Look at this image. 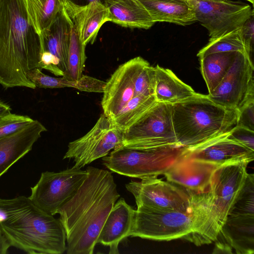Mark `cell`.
Instances as JSON below:
<instances>
[{"label": "cell", "instance_id": "f35d334b", "mask_svg": "<svg viewBox=\"0 0 254 254\" xmlns=\"http://www.w3.org/2000/svg\"><path fill=\"white\" fill-rule=\"evenodd\" d=\"M78 5H85L93 1H98L104 3L105 0H67Z\"/></svg>", "mask_w": 254, "mask_h": 254}, {"label": "cell", "instance_id": "1f68e13d", "mask_svg": "<svg viewBox=\"0 0 254 254\" xmlns=\"http://www.w3.org/2000/svg\"><path fill=\"white\" fill-rule=\"evenodd\" d=\"M156 71L155 67L149 64L144 66L138 72L134 82V96H149L155 94Z\"/></svg>", "mask_w": 254, "mask_h": 254}, {"label": "cell", "instance_id": "d590c367", "mask_svg": "<svg viewBox=\"0 0 254 254\" xmlns=\"http://www.w3.org/2000/svg\"><path fill=\"white\" fill-rule=\"evenodd\" d=\"M254 16L249 18L241 28L242 34L245 40L250 57L252 62L254 51Z\"/></svg>", "mask_w": 254, "mask_h": 254}, {"label": "cell", "instance_id": "2e32d148", "mask_svg": "<svg viewBox=\"0 0 254 254\" xmlns=\"http://www.w3.org/2000/svg\"><path fill=\"white\" fill-rule=\"evenodd\" d=\"M228 133L215 137L197 145L186 148L182 156L192 160L221 165L254 159V151L229 138Z\"/></svg>", "mask_w": 254, "mask_h": 254}, {"label": "cell", "instance_id": "603a6c76", "mask_svg": "<svg viewBox=\"0 0 254 254\" xmlns=\"http://www.w3.org/2000/svg\"><path fill=\"white\" fill-rule=\"evenodd\" d=\"M153 21L185 26L196 21L195 12L187 0H138Z\"/></svg>", "mask_w": 254, "mask_h": 254}, {"label": "cell", "instance_id": "f546056e", "mask_svg": "<svg viewBox=\"0 0 254 254\" xmlns=\"http://www.w3.org/2000/svg\"><path fill=\"white\" fill-rule=\"evenodd\" d=\"M227 52H241L250 57L241 28L209 41L198 52L197 56L200 58L211 53Z\"/></svg>", "mask_w": 254, "mask_h": 254}, {"label": "cell", "instance_id": "e0dca14e", "mask_svg": "<svg viewBox=\"0 0 254 254\" xmlns=\"http://www.w3.org/2000/svg\"><path fill=\"white\" fill-rule=\"evenodd\" d=\"M220 165L182 156L163 175L167 181L185 189L188 193L204 192L211 175Z\"/></svg>", "mask_w": 254, "mask_h": 254}, {"label": "cell", "instance_id": "9c48e42d", "mask_svg": "<svg viewBox=\"0 0 254 254\" xmlns=\"http://www.w3.org/2000/svg\"><path fill=\"white\" fill-rule=\"evenodd\" d=\"M87 176L86 170L74 166L59 172H44L30 188L29 197L40 209L54 215L75 193Z\"/></svg>", "mask_w": 254, "mask_h": 254}, {"label": "cell", "instance_id": "4dcf8cb0", "mask_svg": "<svg viewBox=\"0 0 254 254\" xmlns=\"http://www.w3.org/2000/svg\"><path fill=\"white\" fill-rule=\"evenodd\" d=\"M254 215V175L249 174L228 215Z\"/></svg>", "mask_w": 254, "mask_h": 254}, {"label": "cell", "instance_id": "7402d4cb", "mask_svg": "<svg viewBox=\"0 0 254 254\" xmlns=\"http://www.w3.org/2000/svg\"><path fill=\"white\" fill-rule=\"evenodd\" d=\"M109 21L121 26L148 29L155 23L138 0H105Z\"/></svg>", "mask_w": 254, "mask_h": 254}, {"label": "cell", "instance_id": "8d00e7d4", "mask_svg": "<svg viewBox=\"0 0 254 254\" xmlns=\"http://www.w3.org/2000/svg\"><path fill=\"white\" fill-rule=\"evenodd\" d=\"M11 245L4 235L0 230V254H6Z\"/></svg>", "mask_w": 254, "mask_h": 254}, {"label": "cell", "instance_id": "7a4b0ae2", "mask_svg": "<svg viewBox=\"0 0 254 254\" xmlns=\"http://www.w3.org/2000/svg\"><path fill=\"white\" fill-rule=\"evenodd\" d=\"M40 42L24 0H2L0 6V85L5 88L35 84L26 72L39 68Z\"/></svg>", "mask_w": 254, "mask_h": 254}, {"label": "cell", "instance_id": "e575fe53", "mask_svg": "<svg viewBox=\"0 0 254 254\" xmlns=\"http://www.w3.org/2000/svg\"><path fill=\"white\" fill-rule=\"evenodd\" d=\"M238 111L237 126L254 131V99L246 102Z\"/></svg>", "mask_w": 254, "mask_h": 254}, {"label": "cell", "instance_id": "8fae6325", "mask_svg": "<svg viewBox=\"0 0 254 254\" xmlns=\"http://www.w3.org/2000/svg\"><path fill=\"white\" fill-rule=\"evenodd\" d=\"M192 7L196 21L208 31L209 41L241 29L254 15L249 4L228 2L187 0Z\"/></svg>", "mask_w": 254, "mask_h": 254}, {"label": "cell", "instance_id": "8992f818", "mask_svg": "<svg viewBox=\"0 0 254 254\" xmlns=\"http://www.w3.org/2000/svg\"><path fill=\"white\" fill-rule=\"evenodd\" d=\"M185 148L171 146L141 150L120 146L103 157V164L112 172L131 178L158 177L175 163Z\"/></svg>", "mask_w": 254, "mask_h": 254}, {"label": "cell", "instance_id": "83f0119b", "mask_svg": "<svg viewBox=\"0 0 254 254\" xmlns=\"http://www.w3.org/2000/svg\"><path fill=\"white\" fill-rule=\"evenodd\" d=\"M157 102L154 95L134 96L111 121L117 128L124 131L135 123Z\"/></svg>", "mask_w": 254, "mask_h": 254}, {"label": "cell", "instance_id": "9a60e30c", "mask_svg": "<svg viewBox=\"0 0 254 254\" xmlns=\"http://www.w3.org/2000/svg\"><path fill=\"white\" fill-rule=\"evenodd\" d=\"M148 64L142 57H135L120 65L106 81L101 106L108 118L113 119L133 97L136 76Z\"/></svg>", "mask_w": 254, "mask_h": 254}, {"label": "cell", "instance_id": "4fadbf2b", "mask_svg": "<svg viewBox=\"0 0 254 254\" xmlns=\"http://www.w3.org/2000/svg\"><path fill=\"white\" fill-rule=\"evenodd\" d=\"M158 177L132 181L126 188L134 196L137 207L180 211L191 215L190 197L186 190Z\"/></svg>", "mask_w": 254, "mask_h": 254}, {"label": "cell", "instance_id": "f1b7e54d", "mask_svg": "<svg viewBox=\"0 0 254 254\" xmlns=\"http://www.w3.org/2000/svg\"><path fill=\"white\" fill-rule=\"evenodd\" d=\"M69 19L70 22V35L67 67L63 77L68 80L77 81L83 75V71L86 59V46L82 43L76 26Z\"/></svg>", "mask_w": 254, "mask_h": 254}, {"label": "cell", "instance_id": "d6a6232c", "mask_svg": "<svg viewBox=\"0 0 254 254\" xmlns=\"http://www.w3.org/2000/svg\"><path fill=\"white\" fill-rule=\"evenodd\" d=\"M34 120L24 115L8 113L0 117V138L10 135L30 124Z\"/></svg>", "mask_w": 254, "mask_h": 254}, {"label": "cell", "instance_id": "52a82bcc", "mask_svg": "<svg viewBox=\"0 0 254 254\" xmlns=\"http://www.w3.org/2000/svg\"><path fill=\"white\" fill-rule=\"evenodd\" d=\"M171 146H181L173 126L171 104L157 102L123 131V140L120 146L146 150Z\"/></svg>", "mask_w": 254, "mask_h": 254}, {"label": "cell", "instance_id": "44dd1931", "mask_svg": "<svg viewBox=\"0 0 254 254\" xmlns=\"http://www.w3.org/2000/svg\"><path fill=\"white\" fill-rule=\"evenodd\" d=\"M218 237L236 254H254V215H228Z\"/></svg>", "mask_w": 254, "mask_h": 254}, {"label": "cell", "instance_id": "3957f363", "mask_svg": "<svg viewBox=\"0 0 254 254\" xmlns=\"http://www.w3.org/2000/svg\"><path fill=\"white\" fill-rule=\"evenodd\" d=\"M0 230L11 246L30 254H62L66 235L59 219L24 195L0 198Z\"/></svg>", "mask_w": 254, "mask_h": 254}, {"label": "cell", "instance_id": "4316f807", "mask_svg": "<svg viewBox=\"0 0 254 254\" xmlns=\"http://www.w3.org/2000/svg\"><path fill=\"white\" fill-rule=\"evenodd\" d=\"M29 20L40 35L63 10L64 0H24Z\"/></svg>", "mask_w": 254, "mask_h": 254}, {"label": "cell", "instance_id": "836d02e7", "mask_svg": "<svg viewBox=\"0 0 254 254\" xmlns=\"http://www.w3.org/2000/svg\"><path fill=\"white\" fill-rule=\"evenodd\" d=\"M227 137L254 151V131L237 126L228 133Z\"/></svg>", "mask_w": 254, "mask_h": 254}, {"label": "cell", "instance_id": "d4e9b609", "mask_svg": "<svg viewBox=\"0 0 254 254\" xmlns=\"http://www.w3.org/2000/svg\"><path fill=\"white\" fill-rule=\"evenodd\" d=\"M26 76L36 87L51 89L70 87L88 92L103 93L106 83L84 74L77 81L68 80L63 76L52 77L44 74L39 68L27 71Z\"/></svg>", "mask_w": 254, "mask_h": 254}, {"label": "cell", "instance_id": "ffe728a7", "mask_svg": "<svg viewBox=\"0 0 254 254\" xmlns=\"http://www.w3.org/2000/svg\"><path fill=\"white\" fill-rule=\"evenodd\" d=\"M135 210L123 198L115 203L98 236L97 243L108 246L109 254H119V243L130 236Z\"/></svg>", "mask_w": 254, "mask_h": 254}, {"label": "cell", "instance_id": "30bf717a", "mask_svg": "<svg viewBox=\"0 0 254 254\" xmlns=\"http://www.w3.org/2000/svg\"><path fill=\"white\" fill-rule=\"evenodd\" d=\"M123 140V131L103 113L86 134L69 143L63 159H73V166L81 168L108 155L110 151L121 146Z\"/></svg>", "mask_w": 254, "mask_h": 254}, {"label": "cell", "instance_id": "484cf974", "mask_svg": "<svg viewBox=\"0 0 254 254\" xmlns=\"http://www.w3.org/2000/svg\"><path fill=\"white\" fill-rule=\"evenodd\" d=\"M238 52L214 53L199 58L200 71L209 93L217 87L226 75Z\"/></svg>", "mask_w": 254, "mask_h": 254}, {"label": "cell", "instance_id": "74e56055", "mask_svg": "<svg viewBox=\"0 0 254 254\" xmlns=\"http://www.w3.org/2000/svg\"><path fill=\"white\" fill-rule=\"evenodd\" d=\"M11 108L8 104L0 101V117L11 113Z\"/></svg>", "mask_w": 254, "mask_h": 254}, {"label": "cell", "instance_id": "6da1fadb", "mask_svg": "<svg viewBox=\"0 0 254 254\" xmlns=\"http://www.w3.org/2000/svg\"><path fill=\"white\" fill-rule=\"evenodd\" d=\"M75 193L57 211L67 254H92L100 232L120 197L111 172L89 166Z\"/></svg>", "mask_w": 254, "mask_h": 254}, {"label": "cell", "instance_id": "60d3db41", "mask_svg": "<svg viewBox=\"0 0 254 254\" xmlns=\"http://www.w3.org/2000/svg\"><path fill=\"white\" fill-rule=\"evenodd\" d=\"M248 1H249L250 3H251L252 4H254V0H246Z\"/></svg>", "mask_w": 254, "mask_h": 254}, {"label": "cell", "instance_id": "7c38bea8", "mask_svg": "<svg viewBox=\"0 0 254 254\" xmlns=\"http://www.w3.org/2000/svg\"><path fill=\"white\" fill-rule=\"evenodd\" d=\"M254 63L245 53L238 52L226 75L207 96L225 108L239 110L254 99Z\"/></svg>", "mask_w": 254, "mask_h": 254}, {"label": "cell", "instance_id": "5bb4252c", "mask_svg": "<svg viewBox=\"0 0 254 254\" xmlns=\"http://www.w3.org/2000/svg\"><path fill=\"white\" fill-rule=\"evenodd\" d=\"M70 22L63 9L40 35L39 68L63 76L67 67Z\"/></svg>", "mask_w": 254, "mask_h": 254}, {"label": "cell", "instance_id": "b9f144b4", "mask_svg": "<svg viewBox=\"0 0 254 254\" xmlns=\"http://www.w3.org/2000/svg\"><path fill=\"white\" fill-rule=\"evenodd\" d=\"M1 1H2V0H0V5H1Z\"/></svg>", "mask_w": 254, "mask_h": 254}, {"label": "cell", "instance_id": "5b68a950", "mask_svg": "<svg viewBox=\"0 0 254 254\" xmlns=\"http://www.w3.org/2000/svg\"><path fill=\"white\" fill-rule=\"evenodd\" d=\"M171 116L179 145L193 147L229 133L237 125V110L225 108L196 93L171 104Z\"/></svg>", "mask_w": 254, "mask_h": 254}, {"label": "cell", "instance_id": "d6986e66", "mask_svg": "<svg viewBox=\"0 0 254 254\" xmlns=\"http://www.w3.org/2000/svg\"><path fill=\"white\" fill-rule=\"evenodd\" d=\"M47 130L42 123L34 120L18 131L0 138V178L31 150L42 133Z\"/></svg>", "mask_w": 254, "mask_h": 254}, {"label": "cell", "instance_id": "ac0fdd59", "mask_svg": "<svg viewBox=\"0 0 254 254\" xmlns=\"http://www.w3.org/2000/svg\"><path fill=\"white\" fill-rule=\"evenodd\" d=\"M63 10L76 26L82 43L85 46L94 43L101 26L109 21L108 10L100 2L78 5L64 0Z\"/></svg>", "mask_w": 254, "mask_h": 254}, {"label": "cell", "instance_id": "ba28073f", "mask_svg": "<svg viewBox=\"0 0 254 254\" xmlns=\"http://www.w3.org/2000/svg\"><path fill=\"white\" fill-rule=\"evenodd\" d=\"M193 231L191 215L174 210L137 207L131 237L155 241L184 239Z\"/></svg>", "mask_w": 254, "mask_h": 254}, {"label": "cell", "instance_id": "cb8c5ba5", "mask_svg": "<svg viewBox=\"0 0 254 254\" xmlns=\"http://www.w3.org/2000/svg\"><path fill=\"white\" fill-rule=\"evenodd\" d=\"M155 97L157 102L173 104L191 97L197 93L180 80L170 69L155 67Z\"/></svg>", "mask_w": 254, "mask_h": 254}, {"label": "cell", "instance_id": "ab89813d", "mask_svg": "<svg viewBox=\"0 0 254 254\" xmlns=\"http://www.w3.org/2000/svg\"><path fill=\"white\" fill-rule=\"evenodd\" d=\"M203 1H217V2H228L230 1V0H200Z\"/></svg>", "mask_w": 254, "mask_h": 254}, {"label": "cell", "instance_id": "277c9868", "mask_svg": "<svg viewBox=\"0 0 254 254\" xmlns=\"http://www.w3.org/2000/svg\"><path fill=\"white\" fill-rule=\"evenodd\" d=\"M249 163L238 161L219 166L205 191L189 193L193 231L184 240L199 246L215 241L245 183Z\"/></svg>", "mask_w": 254, "mask_h": 254}]
</instances>
